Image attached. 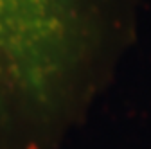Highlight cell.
Instances as JSON below:
<instances>
[{
  "mask_svg": "<svg viewBox=\"0 0 151 149\" xmlns=\"http://www.w3.org/2000/svg\"><path fill=\"white\" fill-rule=\"evenodd\" d=\"M103 0H0V149H42L85 85Z\"/></svg>",
  "mask_w": 151,
  "mask_h": 149,
  "instance_id": "1",
  "label": "cell"
}]
</instances>
